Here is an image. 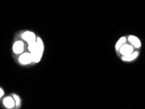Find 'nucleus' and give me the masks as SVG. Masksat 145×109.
<instances>
[{
  "instance_id": "nucleus-1",
  "label": "nucleus",
  "mask_w": 145,
  "mask_h": 109,
  "mask_svg": "<svg viewBox=\"0 0 145 109\" xmlns=\"http://www.w3.org/2000/svg\"><path fill=\"white\" fill-rule=\"evenodd\" d=\"M28 50L30 51L33 62H39L41 59L44 50V46L42 40L40 38H37L36 42L28 46Z\"/></svg>"
},
{
  "instance_id": "nucleus-2",
  "label": "nucleus",
  "mask_w": 145,
  "mask_h": 109,
  "mask_svg": "<svg viewBox=\"0 0 145 109\" xmlns=\"http://www.w3.org/2000/svg\"><path fill=\"white\" fill-rule=\"evenodd\" d=\"M23 39L26 40L29 45H31L34 42H36V37L35 35L33 32L26 31L22 35Z\"/></svg>"
},
{
  "instance_id": "nucleus-3",
  "label": "nucleus",
  "mask_w": 145,
  "mask_h": 109,
  "mask_svg": "<svg viewBox=\"0 0 145 109\" xmlns=\"http://www.w3.org/2000/svg\"><path fill=\"white\" fill-rule=\"evenodd\" d=\"M19 61L22 64H29L32 62L33 59L31 53H24L22 54L19 57Z\"/></svg>"
},
{
  "instance_id": "nucleus-4",
  "label": "nucleus",
  "mask_w": 145,
  "mask_h": 109,
  "mask_svg": "<svg viewBox=\"0 0 145 109\" xmlns=\"http://www.w3.org/2000/svg\"><path fill=\"white\" fill-rule=\"evenodd\" d=\"M119 50H120V53L123 55H127L133 53V46L129 45V44H123V45L120 47V48L119 49Z\"/></svg>"
},
{
  "instance_id": "nucleus-5",
  "label": "nucleus",
  "mask_w": 145,
  "mask_h": 109,
  "mask_svg": "<svg viewBox=\"0 0 145 109\" xmlns=\"http://www.w3.org/2000/svg\"><path fill=\"white\" fill-rule=\"evenodd\" d=\"M24 50V43L22 41H16L13 45V51L15 54H20Z\"/></svg>"
},
{
  "instance_id": "nucleus-6",
  "label": "nucleus",
  "mask_w": 145,
  "mask_h": 109,
  "mask_svg": "<svg viewBox=\"0 0 145 109\" xmlns=\"http://www.w3.org/2000/svg\"><path fill=\"white\" fill-rule=\"evenodd\" d=\"M3 104L8 108H12L15 105V102L11 97H7L3 100Z\"/></svg>"
},
{
  "instance_id": "nucleus-7",
  "label": "nucleus",
  "mask_w": 145,
  "mask_h": 109,
  "mask_svg": "<svg viewBox=\"0 0 145 109\" xmlns=\"http://www.w3.org/2000/svg\"><path fill=\"white\" fill-rule=\"evenodd\" d=\"M129 41L136 48H139L141 46L140 40L137 37H135V36L130 35L129 37Z\"/></svg>"
},
{
  "instance_id": "nucleus-8",
  "label": "nucleus",
  "mask_w": 145,
  "mask_h": 109,
  "mask_svg": "<svg viewBox=\"0 0 145 109\" xmlns=\"http://www.w3.org/2000/svg\"><path fill=\"white\" fill-rule=\"evenodd\" d=\"M138 52H134V53H131V54H130L129 55H123V57H122V59L123 61H132L133 60V59H135L136 57L138 56Z\"/></svg>"
},
{
  "instance_id": "nucleus-9",
  "label": "nucleus",
  "mask_w": 145,
  "mask_h": 109,
  "mask_svg": "<svg viewBox=\"0 0 145 109\" xmlns=\"http://www.w3.org/2000/svg\"><path fill=\"white\" fill-rule=\"evenodd\" d=\"M125 41H126V39H125V37H121L120 39L118 40V41L117 42V43L116 44V50H119V49L120 48V47L125 43Z\"/></svg>"
},
{
  "instance_id": "nucleus-10",
  "label": "nucleus",
  "mask_w": 145,
  "mask_h": 109,
  "mask_svg": "<svg viewBox=\"0 0 145 109\" xmlns=\"http://www.w3.org/2000/svg\"><path fill=\"white\" fill-rule=\"evenodd\" d=\"M13 97L14 100H15V104L18 106L20 103V99L19 98L18 96H17L16 95H14V94L13 95Z\"/></svg>"
},
{
  "instance_id": "nucleus-11",
  "label": "nucleus",
  "mask_w": 145,
  "mask_h": 109,
  "mask_svg": "<svg viewBox=\"0 0 145 109\" xmlns=\"http://www.w3.org/2000/svg\"><path fill=\"white\" fill-rule=\"evenodd\" d=\"M3 94H4V91H3V89H2L1 88H0V98H1L2 96L3 95Z\"/></svg>"
}]
</instances>
